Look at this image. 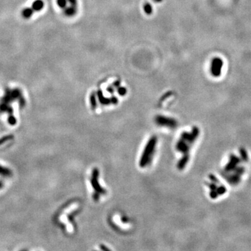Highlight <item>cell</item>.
Returning a JSON list of instances; mask_svg holds the SVG:
<instances>
[{
  "label": "cell",
  "mask_w": 251,
  "mask_h": 251,
  "mask_svg": "<svg viewBox=\"0 0 251 251\" xmlns=\"http://www.w3.org/2000/svg\"><path fill=\"white\" fill-rule=\"evenodd\" d=\"M157 139L156 137H153L150 139L146 145L143 154L142 155L141 159L140 161V165L141 167H144L150 163V160L154 154Z\"/></svg>",
  "instance_id": "6da1fadb"
},
{
  "label": "cell",
  "mask_w": 251,
  "mask_h": 251,
  "mask_svg": "<svg viewBox=\"0 0 251 251\" xmlns=\"http://www.w3.org/2000/svg\"><path fill=\"white\" fill-rule=\"evenodd\" d=\"M223 65V60L219 57L213 58L211 63L210 71L214 77H218L221 74V70Z\"/></svg>",
  "instance_id": "7a4b0ae2"
},
{
  "label": "cell",
  "mask_w": 251,
  "mask_h": 251,
  "mask_svg": "<svg viewBox=\"0 0 251 251\" xmlns=\"http://www.w3.org/2000/svg\"><path fill=\"white\" fill-rule=\"evenodd\" d=\"M156 122L160 126H168L170 128H175L177 126V122L175 119L164 117V116H157L156 117Z\"/></svg>",
  "instance_id": "3957f363"
},
{
  "label": "cell",
  "mask_w": 251,
  "mask_h": 251,
  "mask_svg": "<svg viewBox=\"0 0 251 251\" xmlns=\"http://www.w3.org/2000/svg\"><path fill=\"white\" fill-rule=\"evenodd\" d=\"M99 170L96 168L94 169L92 172V177H91V183L92 187L96 190V191L97 192H99L100 194H104L105 193V191L104 190L101 186L99 184V182H98V177H99Z\"/></svg>",
  "instance_id": "277c9868"
},
{
  "label": "cell",
  "mask_w": 251,
  "mask_h": 251,
  "mask_svg": "<svg viewBox=\"0 0 251 251\" xmlns=\"http://www.w3.org/2000/svg\"><path fill=\"white\" fill-rule=\"evenodd\" d=\"M97 96L98 99H99V102L102 104V105H109L110 103H111L110 102V99H108V98H105L103 96L102 91L99 90L97 91Z\"/></svg>",
  "instance_id": "5b68a950"
},
{
  "label": "cell",
  "mask_w": 251,
  "mask_h": 251,
  "mask_svg": "<svg viewBox=\"0 0 251 251\" xmlns=\"http://www.w3.org/2000/svg\"><path fill=\"white\" fill-rule=\"evenodd\" d=\"M64 13H65L66 16H73L77 13V7H73V6H71V7H67L65 11H64Z\"/></svg>",
  "instance_id": "8992f818"
},
{
  "label": "cell",
  "mask_w": 251,
  "mask_h": 251,
  "mask_svg": "<svg viewBox=\"0 0 251 251\" xmlns=\"http://www.w3.org/2000/svg\"><path fill=\"white\" fill-rule=\"evenodd\" d=\"M188 156L187 155L185 156H183L182 159H181L180 161L179 162L178 165H177V167H178V169L179 170H182L184 168V167L186 166V163H188Z\"/></svg>",
  "instance_id": "52a82bcc"
},
{
  "label": "cell",
  "mask_w": 251,
  "mask_h": 251,
  "mask_svg": "<svg viewBox=\"0 0 251 251\" xmlns=\"http://www.w3.org/2000/svg\"><path fill=\"white\" fill-rule=\"evenodd\" d=\"M143 9L146 15H151L153 13V8L151 4H149V2H146L143 5Z\"/></svg>",
  "instance_id": "ba28073f"
},
{
  "label": "cell",
  "mask_w": 251,
  "mask_h": 251,
  "mask_svg": "<svg viewBox=\"0 0 251 251\" xmlns=\"http://www.w3.org/2000/svg\"><path fill=\"white\" fill-rule=\"evenodd\" d=\"M90 103H91V108H92L93 110H94L96 108V94H95L94 92L91 94L90 96Z\"/></svg>",
  "instance_id": "9c48e42d"
},
{
  "label": "cell",
  "mask_w": 251,
  "mask_h": 251,
  "mask_svg": "<svg viewBox=\"0 0 251 251\" xmlns=\"http://www.w3.org/2000/svg\"><path fill=\"white\" fill-rule=\"evenodd\" d=\"M117 91H118V94L120 95V96H125L126 94L127 93V90L126 89L125 87H119L117 88Z\"/></svg>",
  "instance_id": "30bf717a"
},
{
  "label": "cell",
  "mask_w": 251,
  "mask_h": 251,
  "mask_svg": "<svg viewBox=\"0 0 251 251\" xmlns=\"http://www.w3.org/2000/svg\"><path fill=\"white\" fill-rule=\"evenodd\" d=\"M57 4L60 8H65L67 4V0H57Z\"/></svg>",
  "instance_id": "8fae6325"
},
{
  "label": "cell",
  "mask_w": 251,
  "mask_h": 251,
  "mask_svg": "<svg viewBox=\"0 0 251 251\" xmlns=\"http://www.w3.org/2000/svg\"><path fill=\"white\" fill-rule=\"evenodd\" d=\"M69 2V3L71 6H73V7H77L78 5V1L77 0H67Z\"/></svg>",
  "instance_id": "7c38bea8"
},
{
  "label": "cell",
  "mask_w": 251,
  "mask_h": 251,
  "mask_svg": "<svg viewBox=\"0 0 251 251\" xmlns=\"http://www.w3.org/2000/svg\"><path fill=\"white\" fill-rule=\"evenodd\" d=\"M110 102H111V103L115 104H115L118 103V99L115 96H112L111 99H110Z\"/></svg>",
  "instance_id": "4fadbf2b"
},
{
  "label": "cell",
  "mask_w": 251,
  "mask_h": 251,
  "mask_svg": "<svg viewBox=\"0 0 251 251\" xmlns=\"http://www.w3.org/2000/svg\"><path fill=\"white\" fill-rule=\"evenodd\" d=\"M112 86H113V87H115L116 88H118L119 87H120V81L117 80V81L114 82L112 84Z\"/></svg>",
  "instance_id": "5bb4252c"
},
{
  "label": "cell",
  "mask_w": 251,
  "mask_h": 251,
  "mask_svg": "<svg viewBox=\"0 0 251 251\" xmlns=\"http://www.w3.org/2000/svg\"><path fill=\"white\" fill-rule=\"evenodd\" d=\"M107 91H108V92L110 93V94H113V93H114V91H115L114 88H113V86L112 87V86H109L108 88H107Z\"/></svg>",
  "instance_id": "9a60e30c"
},
{
  "label": "cell",
  "mask_w": 251,
  "mask_h": 251,
  "mask_svg": "<svg viewBox=\"0 0 251 251\" xmlns=\"http://www.w3.org/2000/svg\"><path fill=\"white\" fill-rule=\"evenodd\" d=\"M93 197H94V200H96V201H97L98 200H99V194L97 193H94V195H93Z\"/></svg>",
  "instance_id": "2e32d148"
},
{
  "label": "cell",
  "mask_w": 251,
  "mask_h": 251,
  "mask_svg": "<svg viewBox=\"0 0 251 251\" xmlns=\"http://www.w3.org/2000/svg\"><path fill=\"white\" fill-rule=\"evenodd\" d=\"M153 1H154V2L158 3V2H162V0H153Z\"/></svg>",
  "instance_id": "e0dca14e"
}]
</instances>
